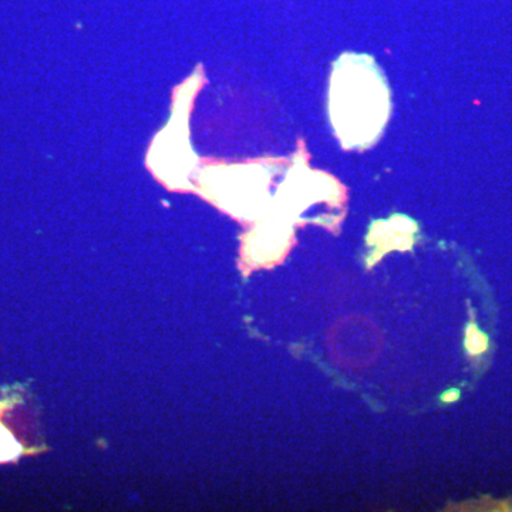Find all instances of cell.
<instances>
[{
  "label": "cell",
  "mask_w": 512,
  "mask_h": 512,
  "mask_svg": "<svg viewBox=\"0 0 512 512\" xmlns=\"http://www.w3.org/2000/svg\"><path fill=\"white\" fill-rule=\"evenodd\" d=\"M328 113L343 150H367L379 141L392 101L372 56L343 53L336 60L330 74Z\"/></svg>",
  "instance_id": "6da1fadb"
},
{
  "label": "cell",
  "mask_w": 512,
  "mask_h": 512,
  "mask_svg": "<svg viewBox=\"0 0 512 512\" xmlns=\"http://www.w3.org/2000/svg\"><path fill=\"white\" fill-rule=\"evenodd\" d=\"M22 453V446L15 440L12 433L0 421V463L13 460Z\"/></svg>",
  "instance_id": "7a4b0ae2"
},
{
  "label": "cell",
  "mask_w": 512,
  "mask_h": 512,
  "mask_svg": "<svg viewBox=\"0 0 512 512\" xmlns=\"http://www.w3.org/2000/svg\"><path fill=\"white\" fill-rule=\"evenodd\" d=\"M466 336V348L470 355H481L488 349V338L478 330L476 323L468 326Z\"/></svg>",
  "instance_id": "3957f363"
},
{
  "label": "cell",
  "mask_w": 512,
  "mask_h": 512,
  "mask_svg": "<svg viewBox=\"0 0 512 512\" xmlns=\"http://www.w3.org/2000/svg\"><path fill=\"white\" fill-rule=\"evenodd\" d=\"M458 396H460V394H458L457 390H451L446 396H443V400H446V402H454V400L458 399Z\"/></svg>",
  "instance_id": "277c9868"
}]
</instances>
